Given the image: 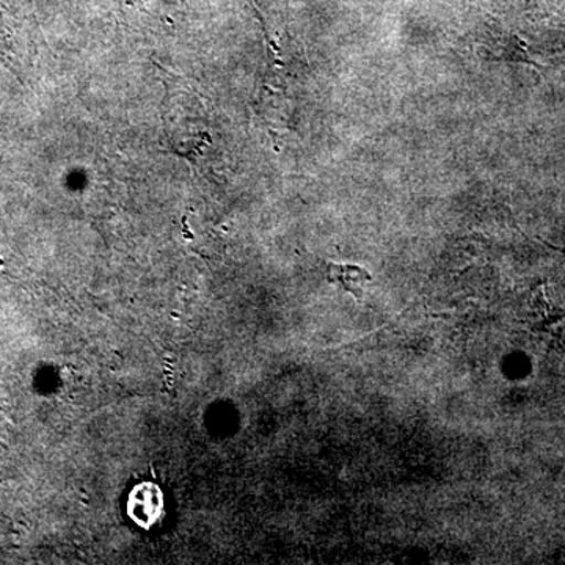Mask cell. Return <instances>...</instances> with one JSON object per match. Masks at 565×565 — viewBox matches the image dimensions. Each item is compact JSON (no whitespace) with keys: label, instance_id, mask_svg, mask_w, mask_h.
<instances>
[{"label":"cell","instance_id":"1","mask_svg":"<svg viewBox=\"0 0 565 565\" xmlns=\"http://www.w3.org/2000/svg\"><path fill=\"white\" fill-rule=\"evenodd\" d=\"M129 515L143 527H151L163 516V498L154 484H140L129 497Z\"/></svg>","mask_w":565,"mask_h":565},{"label":"cell","instance_id":"2","mask_svg":"<svg viewBox=\"0 0 565 565\" xmlns=\"http://www.w3.org/2000/svg\"><path fill=\"white\" fill-rule=\"evenodd\" d=\"M327 280L340 286L344 291L351 292L356 300H362L364 286L373 280V277L366 269L353 266V264L329 263Z\"/></svg>","mask_w":565,"mask_h":565}]
</instances>
